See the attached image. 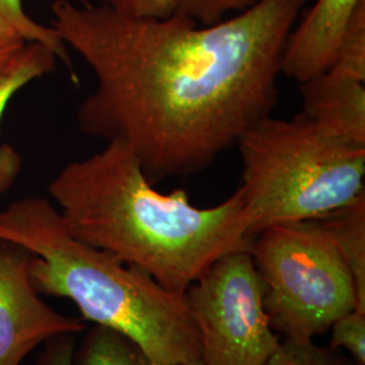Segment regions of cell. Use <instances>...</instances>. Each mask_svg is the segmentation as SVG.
<instances>
[{
	"label": "cell",
	"instance_id": "ffe728a7",
	"mask_svg": "<svg viewBox=\"0 0 365 365\" xmlns=\"http://www.w3.org/2000/svg\"><path fill=\"white\" fill-rule=\"evenodd\" d=\"M26 42L0 29V75L11 64Z\"/></svg>",
	"mask_w": 365,
	"mask_h": 365
},
{
	"label": "cell",
	"instance_id": "8fae6325",
	"mask_svg": "<svg viewBox=\"0 0 365 365\" xmlns=\"http://www.w3.org/2000/svg\"><path fill=\"white\" fill-rule=\"evenodd\" d=\"M317 221L339 250L351 271L359 310L365 313V194Z\"/></svg>",
	"mask_w": 365,
	"mask_h": 365
},
{
	"label": "cell",
	"instance_id": "d6986e66",
	"mask_svg": "<svg viewBox=\"0 0 365 365\" xmlns=\"http://www.w3.org/2000/svg\"><path fill=\"white\" fill-rule=\"evenodd\" d=\"M76 344L73 334H60L46 341L37 365H72Z\"/></svg>",
	"mask_w": 365,
	"mask_h": 365
},
{
	"label": "cell",
	"instance_id": "9a60e30c",
	"mask_svg": "<svg viewBox=\"0 0 365 365\" xmlns=\"http://www.w3.org/2000/svg\"><path fill=\"white\" fill-rule=\"evenodd\" d=\"M267 365H354L341 349L319 346L312 341L280 339Z\"/></svg>",
	"mask_w": 365,
	"mask_h": 365
},
{
	"label": "cell",
	"instance_id": "8992f818",
	"mask_svg": "<svg viewBox=\"0 0 365 365\" xmlns=\"http://www.w3.org/2000/svg\"><path fill=\"white\" fill-rule=\"evenodd\" d=\"M205 365H267L280 337L269 325L249 250L215 261L184 292Z\"/></svg>",
	"mask_w": 365,
	"mask_h": 365
},
{
	"label": "cell",
	"instance_id": "7402d4cb",
	"mask_svg": "<svg viewBox=\"0 0 365 365\" xmlns=\"http://www.w3.org/2000/svg\"><path fill=\"white\" fill-rule=\"evenodd\" d=\"M106 1H107V0H105V3H106Z\"/></svg>",
	"mask_w": 365,
	"mask_h": 365
},
{
	"label": "cell",
	"instance_id": "277c9868",
	"mask_svg": "<svg viewBox=\"0 0 365 365\" xmlns=\"http://www.w3.org/2000/svg\"><path fill=\"white\" fill-rule=\"evenodd\" d=\"M242 196L253 238L267 227L312 221L365 194V145L299 114L261 119L238 141Z\"/></svg>",
	"mask_w": 365,
	"mask_h": 365
},
{
	"label": "cell",
	"instance_id": "44dd1931",
	"mask_svg": "<svg viewBox=\"0 0 365 365\" xmlns=\"http://www.w3.org/2000/svg\"><path fill=\"white\" fill-rule=\"evenodd\" d=\"M178 365H205L203 361L200 359H194V360H188V361H184Z\"/></svg>",
	"mask_w": 365,
	"mask_h": 365
},
{
	"label": "cell",
	"instance_id": "7a4b0ae2",
	"mask_svg": "<svg viewBox=\"0 0 365 365\" xmlns=\"http://www.w3.org/2000/svg\"><path fill=\"white\" fill-rule=\"evenodd\" d=\"M48 192L80 241L182 295L215 261L250 252L253 242L238 190L212 207L192 205L182 188L163 194L122 141H108L91 156L68 163Z\"/></svg>",
	"mask_w": 365,
	"mask_h": 365
},
{
	"label": "cell",
	"instance_id": "9c48e42d",
	"mask_svg": "<svg viewBox=\"0 0 365 365\" xmlns=\"http://www.w3.org/2000/svg\"><path fill=\"white\" fill-rule=\"evenodd\" d=\"M299 87L300 114L339 138L365 145V81L324 71Z\"/></svg>",
	"mask_w": 365,
	"mask_h": 365
},
{
	"label": "cell",
	"instance_id": "30bf717a",
	"mask_svg": "<svg viewBox=\"0 0 365 365\" xmlns=\"http://www.w3.org/2000/svg\"><path fill=\"white\" fill-rule=\"evenodd\" d=\"M60 60L45 45L26 42L11 64L0 75V125L14 96L34 80L56 71ZM24 160L21 153L9 144H0V196L16 182Z\"/></svg>",
	"mask_w": 365,
	"mask_h": 365
},
{
	"label": "cell",
	"instance_id": "7c38bea8",
	"mask_svg": "<svg viewBox=\"0 0 365 365\" xmlns=\"http://www.w3.org/2000/svg\"><path fill=\"white\" fill-rule=\"evenodd\" d=\"M72 365H155L130 337L111 327L93 325L86 333Z\"/></svg>",
	"mask_w": 365,
	"mask_h": 365
},
{
	"label": "cell",
	"instance_id": "6da1fadb",
	"mask_svg": "<svg viewBox=\"0 0 365 365\" xmlns=\"http://www.w3.org/2000/svg\"><path fill=\"white\" fill-rule=\"evenodd\" d=\"M309 1L256 0L206 26L54 0L53 29L95 76L80 130L125 143L153 184L207 170L272 115L283 51Z\"/></svg>",
	"mask_w": 365,
	"mask_h": 365
},
{
	"label": "cell",
	"instance_id": "2e32d148",
	"mask_svg": "<svg viewBox=\"0 0 365 365\" xmlns=\"http://www.w3.org/2000/svg\"><path fill=\"white\" fill-rule=\"evenodd\" d=\"M330 348L346 351L354 365H365V313L354 309L330 327Z\"/></svg>",
	"mask_w": 365,
	"mask_h": 365
},
{
	"label": "cell",
	"instance_id": "ba28073f",
	"mask_svg": "<svg viewBox=\"0 0 365 365\" xmlns=\"http://www.w3.org/2000/svg\"><path fill=\"white\" fill-rule=\"evenodd\" d=\"M365 0H317L288 36L280 72L298 84L330 66L346 29Z\"/></svg>",
	"mask_w": 365,
	"mask_h": 365
},
{
	"label": "cell",
	"instance_id": "3957f363",
	"mask_svg": "<svg viewBox=\"0 0 365 365\" xmlns=\"http://www.w3.org/2000/svg\"><path fill=\"white\" fill-rule=\"evenodd\" d=\"M0 238L33 253L39 295L72 300L81 317L135 341L155 365L200 359V339L182 294L72 235L51 199L29 196L0 211Z\"/></svg>",
	"mask_w": 365,
	"mask_h": 365
},
{
	"label": "cell",
	"instance_id": "5bb4252c",
	"mask_svg": "<svg viewBox=\"0 0 365 365\" xmlns=\"http://www.w3.org/2000/svg\"><path fill=\"white\" fill-rule=\"evenodd\" d=\"M325 71L365 81V3L353 15L333 60Z\"/></svg>",
	"mask_w": 365,
	"mask_h": 365
},
{
	"label": "cell",
	"instance_id": "52a82bcc",
	"mask_svg": "<svg viewBox=\"0 0 365 365\" xmlns=\"http://www.w3.org/2000/svg\"><path fill=\"white\" fill-rule=\"evenodd\" d=\"M33 253L0 238V365H22L39 345L78 334L84 322L56 312L31 283Z\"/></svg>",
	"mask_w": 365,
	"mask_h": 365
},
{
	"label": "cell",
	"instance_id": "ac0fdd59",
	"mask_svg": "<svg viewBox=\"0 0 365 365\" xmlns=\"http://www.w3.org/2000/svg\"><path fill=\"white\" fill-rule=\"evenodd\" d=\"M114 10L135 18L164 19L176 11V0H107Z\"/></svg>",
	"mask_w": 365,
	"mask_h": 365
},
{
	"label": "cell",
	"instance_id": "5b68a950",
	"mask_svg": "<svg viewBox=\"0 0 365 365\" xmlns=\"http://www.w3.org/2000/svg\"><path fill=\"white\" fill-rule=\"evenodd\" d=\"M250 255L269 325L284 339L312 341L359 309L352 274L317 220L264 229Z\"/></svg>",
	"mask_w": 365,
	"mask_h": 365
},
{
	"label": "cell",
	"instance_id": "e0dca14e",
	"mask_svg": "<svg viewBox=\"0 0 365 365\" xmlns=\"http://www.w3.org/2000/svg\"><path fill=\"white\" fill-rule=\"evenodd\" d=\"M256 0H176L175 13L191 18L199 25H214L227 14L242 13Z\"/></svg>",
	"mask_w": 365,
	"mask_h": 365
},
{
	"label": "cell",
	"instance_id": "4fadbf2b",
	"mask_svg": "<svg viewBox=\"0 0 365 365\" xmlns=\"http://www.w3.org/2000/svg\"><path fill=\"white\" fill-rule=\"evenodd\" d=\"M0 29L6 33L16 36L25 42H38L49 48L66 64L72 80L78 83V76L73 71L69 49L58 37L52 26H43L36 22L24 9V0H0Z\"/></svg>",
	"mask_w": 365,
	"mask_h": 365
}]
</instances>
